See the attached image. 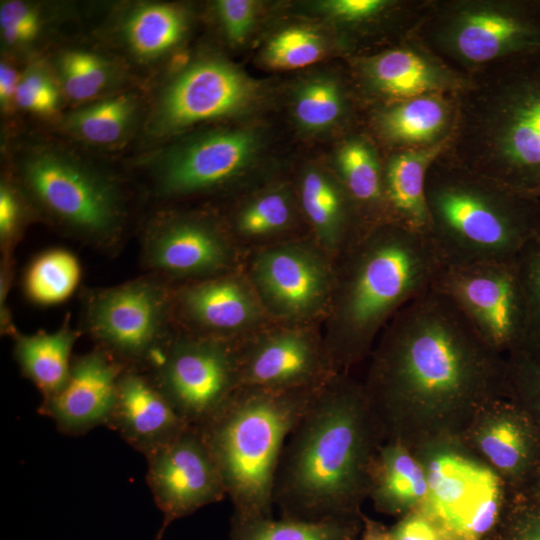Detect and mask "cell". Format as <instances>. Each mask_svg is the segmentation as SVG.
<instances>
[{
	"label": "cell",
	"mask_w": 540,
	"mask_h": 540,
	"mask_svg": "<svg viewBox=\"0 0 540 540\" xmlns=\"http://www.w3.org/2000/svg\"><path fill=\"white\" fill-rule=\"evenodd\" d=\"M371 351L365 395L384 442L454 441L504 397L507 358L433 286L404 306Z\"/></svg>",
	"instance_id": "1"
},
{
	"label": "cell",
	"mask_w": 540,
	"mask_h": 540,
	"mask_svg": "<svg viewBox=\"0 0 540 540\" xmlns=\"http://www.w3.org/2000/svg\"><path fill=\"white\" fill-rule=\"evenodd\" d=\"M384 442L363 384L333 376L286 440L273 501L283 518H362L373 461Z\"/></svg>",
	"instance_id": "2"
},
{
	"label": "cell",
	"mask_w": 540,
	"mask_h": 540,
	"mask_svg": "<svg viewBox=\"0 0 540 540\" xmlns=\"http://www.w3.org/2000/svg\"><path fill=\"white\" fill-rule=\"evenodd\" d=\"M338 258L322 340L334 371L347 373L444 263L429 234L392 222L368 227Z\"/></svg>",
	"instance_id": "3"
},
{
	"label": "cell",
	"mask_w": 540,
	"mask_h": 540,
	"mask_svg": "<svg viewBox=\"0 0 540 540\" xmlns=\"http://www.w3.org/2000/svg\"><path fill=\"white\" fill-rule=\"evenodd\" d=\"M444 153L516 190L540 187V50L469 75Z\"/></svg>",
	"instance_id": "4"
},
{
	"label": "cell",
	"mask_w": 540,
	"mask_h": 540,
	"mask_svg": "<svg viewBox=\"0 0 540 540\" xmlns=\"http://www.w3.org/2000/svg\"><path fill=\"white\" fill-rule=\"evenodd\" d=\"M444 151L426 177L428 234L444 266L518 258L540 238V198L470 170Z\"/></svg>",
	"instance_id": "5"
},
{
	"label": "cell",
	"mask_w": 540,
	"mask_h": 540,
	"mask_svg": "<svg viewBox=\"0 0 540 540\" xmlns=\"http://www.w3.org/2000/svg\"><path fill=\"white\" fill-rule=\"evenodd\" d=\"M322 387L238 388L214 416L197 427L233 504L232 519L272 517L275 476L284 445Z\"/></svg>",
	"instance_id": "6"
},
{
	"label": "cell",
	"mask_w": 540,
	"mask_h": 540,
	"mask_svg": "<svg viewBox=\"0 0 540 540\" xmlns=\"http://www.w3.org/2000/svg\"><path fill=\"white\" fill-rule=\"evenodd\" d=\"M412 37L469 76L540 50V0H427Z\"/></svg>",
	"instance_id": "7"
},
{
	"label": "cell",
	"mask_w": 540,
	"mask_h": 540,
	"mask_svg": "<svg viewBox=\"0 0 540 540\" xmlns=\"http://www.w3.org/2000/svg\"><path fill=\"white\" fill-rule=\"evenodd\" d=\"M21 177L46 214L74 234L104 243L119 232L123 210L117 186L76 158L37 150L24 159Z\"/></svg>",
	"instance_id": "8"
},
{
	"label": "cell",
	"mask_w": 540,
	"mask_h": 540,
	"mask_svg": "<svg viewBox=\"0 0 540 540\" xmlns=\"http://www.w3.org/2000/svg\"><path fill=\"white\" fill-rule=\"evenodd\" d=\"M420 449L428 482L421 510L446 531L475 540L491 537L514 498L505 496V487L510 486L498 473L455 449V442Z\"/></svg>",
	"instance_id": "9"
},
{
	"label": "cell",
	"mask_w": 540,
	"mask_h": 540,
	"mask_svg": "<svg viewBox=\"0 0 540 540\" xmlns=\"http://www.w3.org/2000/svg\"><path fill=\"white\" fill-rule=\"evenodd\" d=\"M145 372L181 419L196 428L239 388L235 342L210 336L172 337Z\"/></svg>",
	"instance_id": "10"
},
{
	"label": "cell",
	"mask_w": 540,
	"mask_h": 540,
	"mask_svg": "<svg viewBox=\"0 0 540 540\" xmlns=\"http://www.w3.org/2000/svg\"><path fill=\"white\" fill-rule=\"evenodd\" d=\"M86 320L98 349L124 368L145 371L172 339L169 295L151 279L98 290L88 300Z\"/></svg>",
	"instance_id": "11"
},
{
	"label": "cell",
	"mask_w": 540,
	"mask_h": 540,
	"mask_svg": "<svg viewBox=\"0 0 540 540\" xmlns=\"http://www.w3.org/2000/svg\"><path fill=\"white\" fill-rule=\"evenodd\" d=\"M432 286L494 351L507 358L521 350L526 305L517 258L443 266Z\"/></svg>",
	"instance_id": "12"
},
{
	"label": "cell",
	"mask_w": 540,
	"mask_h": 540,
	"mask_svg": "<svg viewBox=\"0 0 540 540\" xmlns=\"http://www.w3.org/2000/svg\"><path fill=\"white\" fill-rule=\"evenodd\" d=\"M251 281L268 314L284 322L300 323L328 310L334 267L317 247L295 242L276 244L254 256Z\"/></svg>",
	"instance_id": "13"
},
{
	"label": "cell",
	"mask_w": 540,
	"mask_h": 540,
	"mask_svg": "<svg viewBox=\"0 0 540 540\" xmlns=\"http://www.w3.org/2000/svg\"><path fill=\"white\" fill-rule=\"evenodd\" d=\"M238 387L275 391L317 389L336 373L323 340L308 329L285 327L235 342Z\"/></svg>",
	"instance_id": "14"
},
{
	"label": "cell",
	"mask_w": 540,
	"mask_h": 540,
	"mask_svg": "<svg viewBox=\"0 0 540 540\" xmlns=\"http://www.w3.org/2000/svg\"><path fill=\"white\" fill-rule=\"evenodd\" d=\"M146 460V480L163 514L157 540L175 520L227 497L218 467L196 427H188Z\"/></svg>",
	"instance_id": "15"
},
{
	"label": "cell",
	"mask_w": 540,
	"mask_h": 540,
	"mask_svg": "<svg viewBox=\"0 0 540 540\" xmlns=\"http://www.w3.org/2000/svg\"><path fill=\"white\" fill-rule=\"evenodd\" d=\"M252 81L229 63L203 59L183 70L163 91L148 131L165 136L201 121L238 112L253 99Z\"/></svg>",
	"instance_id": "16"
},
{
	"label": "cell",
	"mask_w": 540,
	"mask_h": 540,
	"mask_svg": "<svg viewBox=\"0 0 540 540\" xmlns=\"http://www.w3.org/2000/svg\"><path fill=\"white\" fill-rule=\"evenodd\" d=\"M365 88L384 103L430 94H458L469 84L462 74L414 37L358 59Z\"/></svg>",
	"instance_id": "17"
},
{
	"label": "cell",
	"mask_w": 540,
	"mask_h": 540,
	"mask_svg": "<svg viewBox=\"0 0 540 540\" xmlns=\"http://www.w3.org/2000/svg\"><path fill=\"white\" fill-rule=\"evenodd\" d=\"M467 432L513 490L529 492L540 471V433L518 404L506 396L491 402Z\"/></svg>",
	"instance_id": "18"
},
{
	"label": "cell",
	"mask_w": 540,
	"mask_h": 540,
	"mask_svg": "<svg viewBox=\"0 0 540 540\" xmlns=\"http://www.w3.org/2000/svg\"><path fill=\"white\" fill-rule=\"evenodd\" d=\"M124 367L106 352L96 349L74 358L60 390L44 398L39 413L49 417L66 435H81L107 426Z\"/></svg>",
	"instance_id": "19"
},
{
	"label": "cell",
	"mask_w": 540,
	"mask_h": 540,
	"mask_svg": "<svg viewBox=\"0 0 540 540\" xmlns=\"http://www.w3.org/2000/svg\"><path fill=\"white\" fill-rule=\"evenodd\" d=\"M255 139L246 131H219L170 151L156 169L158 188L167 195L198 192L236 176L249 162Z\"/></svg>",
	"instance_id": "20"
},
{
	"label": "cell",
	"mask_w": 540,
	"mask_h": 540,
	"mask_svg": "<svg viewBox=\"0 0 540 540\" xmlns=\"http://www.w3.org/2000/svg\"><path fill=\"white\" fill-rule=\"evenodd\" d=\"M143 257L156 272L206 279L229 268L233 251L224 235L211 224L170 218L155 222L147 230Z\"/></svg>",
	"instance_id": "21"
},
{
	"label": "cell",
	"mask_w": 540,
	"mask_h": 540,
	"mask_svg": "<svg viewBox=\"0 0 540 540\" xmlns=\"http://www.w3.org/2000/svg\"><path fill=\"white\" fill-rule=\"evenodd\" d=\"M107 427L145 457L171 442L188 426L145 371L124 368Z\"/></svg>",
	"instance_id": "22"
},
{
	"label": "cell",
	"mask_w": 540,
	"mask_h": 540,
	"mask_svg": "<svg viewBox=\"0 0 540 540\" xmlns=\"http://www.w3.org/2000/svg\"><path fill=\"white\" fill-rule=\"evenodd\" d=\"M178 303L183 316L196 326L194 334L232 342L247 337L265 311L253 286L223 274L184 288Z\"/></svg>",
	"instance_id": "23"
},
{
	"label": "cell",
	"mask_w": 540,
	"mask_h": 540,
	"mask_svg": "<svg viewBox=\"0 0 540 540\" xmlns=\"http://www.w3.org/2000/svg\"><path fill=\"white\" fill-rule=\"evenodd\" d=\"M371 123L390 153L448 143L457 119V94H430L384 103Z\"/></svg>",
	"instance_id": "24"
},
{
	"label": "cell",
	"mask_w": 540,
	"mask_h": 540,
	"mask_svg": "<svg viewBox=\"0 0 540 540\" xmlns=\"http://www.w3.org/2000/svg\"><path fill=\"white\" fill-rule=\"evenodd\" d=\"M448 144L389 153L383 163V194L388 222L428 234L426 177L430 166Z\"/></svg>",
	"instance_id": "25"
},
{
	"label": "cell",
	"mask_w": 540,
	"mask_h": 540,
	"mask_svg": "<svg viewBox=\"0 0 540 540\" xmlns=\"http://www.w3.org/2000/svg\"><path fill=\"white\" fill-rule=\"evenodd\" d=\"M368 497L376 510L394 516L424 506L428 497L426 473L410 448L395 441L381 444L370 472Z\"/></svg>",
	"instance_id": "26"
},
{
	"label": "cell",
	"mask_w": 540,
	"mask_h": 540,
	"mask_svg": "<svg viewBox=\"0 0 540 540\" xmlns=\"http://www.w3.org/2000/svg\"><path fill=\"white\" fill-rule=\"evenodd\" d=\"M301 202L320 246L339 256L366 228L345 189L319 171H308L301 182Z\"/></svg>",
	"instance_id": "27"
},
{
	"label": "cell",
	"mask_w": 540,
	"mask_h": 540,
	"mask_svg": "<svg viewBox=\"0 0 540 540\" xmlns=\"http://www.w3.org/2000/svg\"><path fill=\"white\" fill-rule=\"evenodd\" d=\"M336 161L343 187L365 226L388 222L383 166L376 147L366 137H350L340 146Z\"/></svg>",
	"instance_id": "28"
},
{
	"label": "cell",
	"mask_w": 540,
	"mask_h": 540,
	"mask_svg": "<svg viewBox=\"0 0 540 540\" xmlns=\"http://www.w3.org/2000/svg\"><path fill=\"white\" fill-rule=\"evenodd\" d=\"M14 357L22 374L41 392L50 397L66 382L78 334L69 325L54 332L25 335L15 332Z\"/></svg>",
	"instance_id": "29"
},
{
	"label": "cell",
	"mask_w": 540,
	"mask_h": 540,
	"mask_svg": "<svg viewBox=\"0 0 540 540\" xmlns=\"http://www.w3.org/2000/svg\"><path fill=\"white\" fill-rule=\"evenodd\" d=\"M186 30V17L177 6L146 3L134 8L122 25V36L134 56L154 60L172 50Z\"/></svg>",
	"instance_id": "30"
},
{
	"label": "cell",
	"mask_w": 540,
	"mask_h": 540,
	"mask_svg": "<svg viewBox=\"0 0 540 540\" xmlns=\"http://www.w3.org/2000/svg\"><path fill=\"white\" fill-rule=\"evenodd\" d=\"M137 109L134 96L114 95L70 113L63 124L71 135L86 143L115 145L131 131Z\"/></svg>",
	"instance_id": "31"
},
{
	"label": "cell",
	"mask_w": 540,
	"mask_h": 540,
	"mask_svg": "<svg viewBox=\"0 0 540 540\" xmlns=\"http://www.w3.org/2000/svg\"><path fill=\"white\" fill-rule=\"evenodd\" d=\"M363 518V516H362ZM362 518L306 521L271 518L231 519L230 540H358Z\"/></svg>",
	"instance_id": "32"
},
{
	"label": "cell",
	"mask_w": 540,
	"mask_h": 540,
	"mask_svg": "<svg viewBox=\"0 0 540 540\" xmlns=\"http://www.w3.org/2000/svg\"><path fill=\"white\" fill-rule=\"evenodd\" d=\"M80 278L81 267L73 253L50 249L30 263L24 276V289L36 304L55 305L74 293Z\"/></svg>",
	"instance_id": "33"
},
{
	"label": "cell",
	"mask_w": 540,
	"mask_h": 540,
	"mask_svg": "<svg viewBox=\"0 0 540 540\" xmlns=\"http://www.w3.org/2000/svg\"><path fill=\"white\" fill-rule=\"evenodd\" d=\"M63 92L72 100L95 98L117 79L116 67L106 58L84 50H69L58 59Z\"/></svg>",
	"instance_id": "34"
},
{
	"label": "cell",
	"mask_w": 540,
	"mask_h": 540,
	"mask_svg": "<svg viewBox=\"0 0 540 540\" xmlns=\"http://www.w3.org/2000/svg\"><path fill=\"white\" fill-rule=\"evenodd\" d=\"M345 111L341 87L330 79H314L300 89L295 104L299 123L308 129H323L338 121Z\"/></svg>",
	"instance_id": "35"
},
{
	"label": "cell",
	"mask_w": 540,
	"mask_h": 540,
	"mask_svg": "<svg viewBox=\"0 0 540 540\" xmlns=\"http://www.w3.org/2000/svg\"><path fill=\"white\" fill-rule=\"evenodd\" d=\"M526 305V325L520 353L540 364V238L517 258Z\"/></svg>",
	"instance_id": "36"
},
{
	"label": "cell",
	"mask_w": 540,
	"mask_h": 540,
	"mask_svg": "<svg viewBox=\"0 0 540 540\" xmlns=\"http://www.w3.org/2000/svg\"><path fill=\"white\" fill-rule=\"evenodd\" d=\"M323 54L321 37L311 29L294 27L274 36L264 51L266 63L278 69L308 66Z\"/></svg>",
	"instance_id": "37"
},
{
	"label": "cell",
	"mask_w": 540,
	"mask_h": 540,
	"mask_svg": "<svg viewBox=\"0 0 540 540\" xmlns=\"http://www.w3.org/2000/svg\"><path fill=\"white\" fill-rule=\"evenodd\" d=\"M292 216L288 197L278 191L259 196L238 215L237 230L243 236L264 237L284 230Z\"/></svg>",
	"instance_id": "38"
},
{
	"label": "cell",
	"mask_w": 540,
	"mask_h": 540,
	"mask_svg": "<svg viewBox=\"0 0 540 540\" xmlns=\"http://www.w3.org/2000/svg\"><path fill=\"white\" fill-rule=\"evenodd\" d=\"M505 396L529 415L540 433V364L520 352L509 355Z\"/></svg>",
	"instance_id": "39"
},
{
	"label": "cell",
	"mask_w": 540,
	"mask_h": 540,
	"mask_svg": "<svg viewBox=\"0 0 540 540\" xmlns=\"http://www.w3.org/2000/svg\"><path fill=\"white\" fill-rule=\"evenodd\" d=\"M59 88L49 71L41 64L27 67L20 76L15 104L40 115L54 113L60 103Z\"/></svg>",
	"instance_id": "40"
},
{
	"label": "cell",
	"mask_w": 540,
	"mask_h": 540,
	"mask_svg": "<svg viewBox=\"0 0 540 540\" xmlns=\"http://www.w3.org/2000/svg\"><path fill=\"white\" fill-rule=\"evenodd\" d=\"M493 540H540V504L528 493L513 499Z\"/></svg>",
	"instance_id": "41"
},
{
	"label": "cell",
	"mask_w": 540,
	"mask_h": 540,
	"mask_svg": "<svg viewBox=\"0 0 540 540\" xmlns=\"http://www.w3.org/2000/svg\"><path fill=\"white\" fill-rule=\"evenodd\" d=\"M394 0H331L323 4L327 13L341 23L359 28L384 13Z\"/></svg>",
	"instance_id": "42"
},
{
	"label": "cell",
	"mask_w": 540,
	"mask_h": 540,
	"mask_svg": "<svg viewBox=\"0 0 540 540\" xmlns=\"http://www.w3.org/2000/svg\"><path fill=\"white\" fill-rule=\"evenodd\" d=\"M24 206L20 194L7 182L0 187V239L5 253L18 238L24 222Z\"/></svg>",
	"instance_id": "43"
},
{
	"label": "cell",
	"mask_w": 540,
	"mask_h": 540,
	"mask_svg": "<svg viewBox=\"0 0 540 540\" xmlns=\"http://www.w3.org/2000/svg\"><path fill=\"white\" fill-rule=\"evenodd\" d=\"M216 9L225 33L233 43H242L249 34L255 17V4L249 0H220Z\"/></svg>",
	"instance_id": "44"
},
{
	"label": "cell",
	"mask_w": 540,
	"mask_h": 540,
	"mask_svg": "<svg viewBox=\"0 0 540 540\" xmlns=\"http://www.w3.org/2000/svg\"><path fill=\"white\" fill-rule=\"evenodd\" d=\"M391 540H445L447 531L421 509L411 511L389 528Z\"/></svg>",
	"instance_id": "45"
},
{
	"label": "cell",
	"mask_w": 540,
	"mask_h": 540,
	"mask_svg": "<svg viewBox=\"0 0 540 540\" xmlns=\"http://www.w3.org/2000/svg\"><path fill=\"white\" fill-rule=\"evenodd\" d=\"M28 27L38 31L42 28V17L38 7L23 1H5L0 6V28Z\"/></svg>",
	"instance_id": "46"
},
{
	"label": "cell",
	"mask_w": 540,
	"mask_h": 540,
	"mask_svg": "<svg viewBox=\"0 0 540 540\" xmlns=\"http://www.w3.org/2000/svg\"><path fill=\"white\" fill-rule=\"evenodd\" d=\"M20 75L16 70L6 62L0 65V104L3 110L11 108L15 103V95Z\"/></svg>",
	"instance_id": "47"
},
{
	"label": "cell",
	"mask_w": 540,
	"mask_h": 540,
	"mask_svg": "<svg viewBox=\"0 0 540 540\" xmlns=\"http://www.w3.org/2000/svg\"><path fill=\"white\" fill-rule=\"evenodd\" d=\"M362 523L360 540H391L389 528L382 523L374 521L365 515H363Z\"/></svg>",
	"instance_id": "48"
},
{
	"label": "cell",
	"mask_w": 540,
	"mask_h": 540,
	"mask_svg": "<svg viewBox=\"0 0 540 540\" xmlns=\"http://www.w3.org/2000/svg\"><path fill=\"white\" fill-rule=\"evenodd\" d=\"M528 494L536 501L540 504V471L531 487V489L529 490Z\"/></svg>",
	"instance_id": "49"
},
{
	"label": "cell",
	"mask_w": 540,
	"mask_h": 540,
	"mask_svg": "<svg viewBox=\"0 0 540 540\" xmlns=\"http://www.w3.org/2000/svg\"><path fill=\"white\" fill-rule=\"evenodd\" d=\"M445 540H475V539H472L460 533L447 531Z\"/></svg>",
	"instance_id": "50"
},
{
	"label": "cell",
	"mask_w": 540,
	"mask_h": 540,
	"mask_svg": "<svg viewBox=\"0 0 540 540\" xmlns=\"http://www.w3.org/2000/svg\"><path fill=\"white\" fill-rule=\"evenodd\" d=\"M535 195H536L537 197L540 198V187H539L538 190L535 192Z\"/></svg>",
	"instance_id": "51"
}]
</instances>
